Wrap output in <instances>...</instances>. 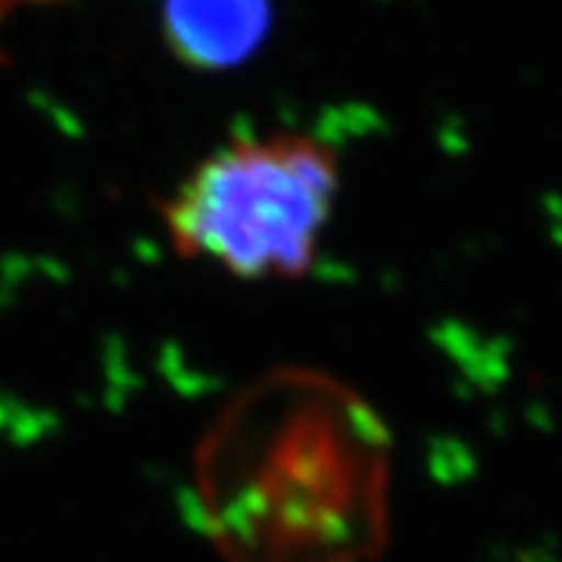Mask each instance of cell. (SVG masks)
I'll return each instance as SVG.
<instances>
[{
  "instance_id": "7a4b0ae2",
  "label": "cell",
  "mask_w": 562,
  "mask_h": 562,
  "mask_svg": "<svg viewBox=\"0 0 562 562\" xmlns=\"http://www.w3.org/2000/svg\"><path fill=\"white\" fill-rule=\"evenodd\" d=\"M339 187L330 144L281 130L215 147L156 210L181 259L241 281H296L316 267Z\"/></svg>"
},
{
  "instance_id": "3957f363",
  "label": "cell",
  "mask_w": 562,
  "mask_h": 562,
  "mask_svg": "<svg viewBox=\"0 0 562 562\" xmlns=\"http://www.w3.org/2000/svg\"><path fill=\"white\" fill-rule=\"evenodd\" d=\"M273 30V0H161L164 44L195 72H229Z\"/></svg>"
},
{
  "instance_id": "6da1fadb",
  "label": "cell",
  "mask_w": 562,
  "mask_h": 562,
  "mask_svg": "<svg viewBox=\"0 0 562 562\" xmlns=\"http://www.w3.org/2000/svg\"><path fill=\"white\" fill-rule=\"evenodd\" d=\"M393 437L362 393L281 364L238 387L193 453L201 526L227 562H370L391 540Z\"/></svg>"
}]
</instances>
